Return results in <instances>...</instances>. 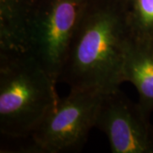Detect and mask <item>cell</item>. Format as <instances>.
I'll list each match as a JSON object with an SVG mask.
<instances>
[{
	"mask_svg": "<svg viewBox=\"0 0 153 153\" xmlns=\"http://www.w3.org/2000/svg\"><path fill=\"white\" fill-rule=\"evenodd\" d=\"M131 37L127 2L88 0L59 82L102 94L119 89Z\"/></svg>",
	"mask_w": 153,
	"mask_h": 153,
	"instance_id": "1",
	"label": "cell"
},
{
	"mask_svg": "<svg viewBox=\"0 0 153 153\" xmlns=\"http://www.w3.org/2000/svg\"><path fill=\"white\" fill-rule=\"evenodd\" d=\"M56 82L27 51L0 50V132L28 138L60 97Z\"/></svg>",
	"mask_w": 153,
	"mask_h": 153,
	"instance_id": "2",
	"label": "cell"
},
{
	"mask_svg": "<svg viewBox=\"0 0 153 153\" xmlns=\"http://www.w3.org/2000/svg\"><path fill=\"white\" fill-rule=\"evenodd\" d=\"M88 0H34L28 17L25 51L56 83Z\"/></svg>",
	"mask_w": 153,
	"mask_h": 153,
	"instance_id": "3",
	"label": "cell"
},
{
	"mask_svg": "<svg viewBox=\"0 0 153 153\" xmlns=\"http://www.w3.org/2000/svg\"><path fill=\"white\" fill-rule=\"evenodd\" d=\"M102 95L93 89H71L28 137L27 152L60 153L79 149L95 127Z\"/></svg>",
	"mask_w": 153,
	"mask_h": 153,
	"instance_id": "4",
	"label": "cell"
},
{
	"mask_svg": "<svg viewBox=\"0 0 153 153\" xmlns=\"http://www.w3.org/2000/svg\"><path fill=\"white\" fill-rule=\"evenodd\" d=\"M150 115L120 89L103 94L95 127L106 135L113 153H153Z\"/></svg>",
	"mask_w": 153,
	"mask_h": 153,
	"instance_id": "5",
	"label": "cell"
},
{
	"mask_svg": "<svg viewBox=\"0 0 153 153\" xmlns=\"http://www.w3.org/2000/svg\"><path fill=\"white\" fill-rule=\"evenodd\" d=\"M123 79L135 87L139 103L151 114L153 111V37L132 34L126 50Z\"/></svg>",
	"mask_w": 153,
	"mask_h": 153,
	"instance_id": "6",
	"label": "cell"
},
{
	"mask_svg": "<svg viewBox=\"0 0 153 153\" xmlns=\"http://www.w3.org/2000/svg\"><path fill=\"white\" fill-rule=\"evenodd\" d=\"M34 0H0V50L25 51L28 17Z\"/></svg>",
	"mask_w": 153,
	"mask_h": 153,
	"instance_id": "7",
	"label": "cell"
},
{
	"mask_svg": "<svg viewBox=\"0 0 153 153\" xmlns=\"http://www.w3.org/2000/svg\"><path fill=\"white\" fill-rule=\"evenodd\" d=\"M127 10L132 34L153 37V0H128Z\"/></svg>",
	"mask_w": 153,
	"mask_h": 153,
	"instance_id": "8",
	"label": "cell"
},
{
	"mask_svg": "<svg viewBox=\"0 0 153 153\" xmlns=\"http://www.w3.org/2000/svg\"><path fill=\"white\" fill-rule=\"evenodd\" d=\"M123 1H125V2H128V0H123Z\"/></svg>",
	"mask_w": 153,
	"mask_h": 153,
	"instance_id": "9",
	"label": "cell"
}]
</instances>
